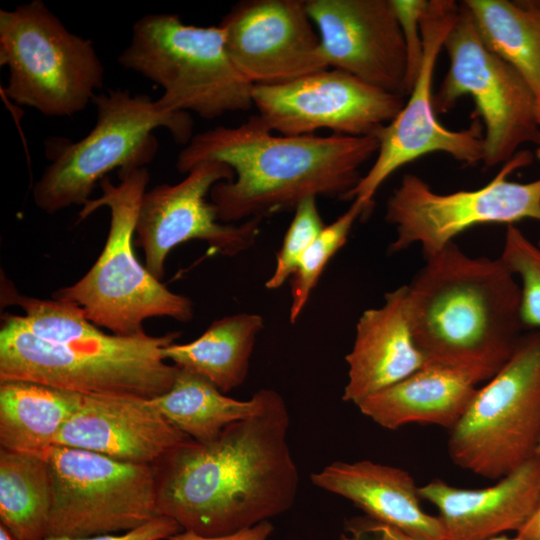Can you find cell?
<instances>
[{
    "mask_svg": "<svg viewBox=\"0 0 540 540\" xmlns=\"http://www.w3.org/2000/svg\"><path fill=\"white\" fill-rule=\"evenodd\" d=\"M183 531L172 518L158 515L150 521L123 534H100L87 537L49 536L43 540H165Z\"/></svg>",
    "mask_w": 540,
    "mask_h": 540,
    "instance_id": "cell-32",
    "label": "cell"
},
{
    "mask_svg": "<svg viewBox=\"0 0 540 540\" xmlns=\"http://www.w3.org/2000/svg\"><path fill=\"white\" fill-rule=\"evenodd\" d=\"M439 512L447 540H491L515 533L540 504V454L489 487L464 489L434 479L419 486Z\"/></svg>",
    "mask_w": 540,
    "mask_h": 540,
    "instance_id": "cell-19",
    "label": "cell"
},
{
    "mask_svg": "<svg viewBox=\"0 0 540 540\" xmlns=\"http://www.w3.org/2000/svg\"><path fill=\"white\" fill-rule=\"evenodd\" d=\"M189 439L154 407L134 395L83 394L54 445L135 464L154 465Z\"/></svg>",
    "mask_w": 540,
    "mask_h": 540,
    "instance_id": "cell-18",
    "label": "cell"
},
{
    "mask_svg": "<svg viewBox=\"0 0 540 540\" xmlns=\"http://www.w3.org/2000/svg\"><path fill=\"white\" fill-rule=\"evenodd\" d=\"M369 212L365 204L353 200L341 216L323 228L306 250L291 276V323L298 319L328 262L346 243L355 221Z\"/></svg>",
    "mask_w": 540,
    "mask_h": 540,
    "instance_id": "cell-28",
    "label": "cell"
},
{
    "mask_svg": "<svg viewBox=\"0 0 540 540\" xmlns=\"http://www.w3.org/2000/svg\"><path fill=\"white\" fill-rule=\"evenodd\" d=\"M518 279L525 328L540 330V248L515 225L507 226L499 257Z\"/></svg>",
    "mask_w": 540,
    "mask_h": 540,
    "instance_id": "cell-29",
    "label": "cell"
},
{
    "mask_svg": "<svg viewBox=\"0 0 540 540\" xmlns=\"http://www.w3.org/2000/svg\"><path fill=\"white\" fill-rule=\"evenodd\" d=\"M329 68L406 96L407 53L390 0H306Z\"/></svg>",
    "mask_w": 540,
    "mask_h": 540,
    "instance_id": "cell-17",
    "label": "cell"
},
{
    "mask_svg": "<svg viewBox=\"0 0 540 540\" xmlns=\"http://www.w3.org/2000/svg\"><path fill=\"white\" fill-rule=\"evenodd\" d=\"M150 174L147 167L119 172V183L108 177L100 183L102 194L90 199L79 212L84 220L101 207L110 211L104 248L91 269L76 283L53 293V299L80 307L86 318L118 336L145 333L143 322L170 317L187 322L192 302L170 291L141 265L133 250V237Z\"/></svg>",
    "mask_w": 540,
    "mask_h": 540,
    "instance_id": "cell-4",
    "label": "cell"
},
{
    "mask_svg": "<svg viewBox=\"0 0 540 540\" xmlns=\"http://www.w3.org/2000/svg\"><path fill=\"white\" fill-rule=\"evenodd\" d=\"M258 411L212 442L187 439L154 464L157 511L206 536L249 528L294 505L299 473L283 397L260 389Z\"/></svg>",
    "mask_w": 540,
    "mask_h": 540,
    "instance_id": "cell-1",
    "label": "cell"
},
{
    "mask_svg": "<svg viewBox=\"0 0 540 540\" xmlns=\"http://www.w3.org/2000/svg\"><path fill=\"white\" fill-rule=\"evenodd\" d=\"M273 532L272 522L263 521L249 528L225 535L206 536L183 530L165 540H269Z\"/></svg>",
    "mask_w": 540,
    "mask_h": 540,
    "instance_id": "cell-34",
    "label": "cell"
},
{
    "mask_svg": "<svg viewBox=\"0 0 540 540\" xmlns=\"http://www.w3.org/2000/svg\"><path fill=\"white\" fill-rule=\"evenodd\" d=\"M311 481L413 538L447 540L439 517L421 507L419 486L404 469L370 460L334 461L312 473Z\"/></svg>",
    "mask_w": 540,
    "mask_h": 540,
    "instance_id": "cell-21",
    "label": "cell"
},
{
    "mask_svg": "<svg viewBox=\"0 0 540 540\" xmlns=\"http://www.w3.org/2000/svg\"><path fill=\"white\" fill-rule=\"evenodd\" d=\"M538 454H540V446H539V449H538Z\"/></svg>",
    "mask_w": 540,
    "mask_h": 540,
    "instance_id": "cell-38",
    "label": "cell"
},
{
    "mask_svg": "<svg viewBox=\"0 0 540 540\" xmlns=\"http://www.w3.org/2000/svg\"><path fill=\"white\" fill-rule=\"evenodd\" d=\"M52 484L40 454L0 448V525L15 540L49 535Z\"/></svg>",
    "mask_w": 540,
    "mask_h": 540,
    "instance_id": "cell-27",
    "label": "cell"
},
{
    "mask_svg": "<svg viewBox=\"0 0 540 540\" xmlns=\"http://www.w3.org/2000/svg\"><path fill=\"white\" fill-rule=\"evenodd\" d=\"M407 285L409 320L426 362L488 381L524 334L521 288L500 258L471 257L455 242L425 259Z\"/></svg>",
    "mask_w": 540,
    "mask_h": 540,
    "instance_id": "cell-3",
    "label": "cell"
},
{
    "mask_svg": "<svg viewBox=\"0 0 540 540\" xmlns=\"http://www.w3.org/2000/svg\"><path fill=\"white\" fill-rule=\"evenodd\" d=\"M532 160L531 152L518 151L483 187L446 194L435 192L417 175L405 174L386 205L385 220L396 232L389 251L418 245L427 259L476 225L540 222V178L527 183L508 180Z\"/></svg>",
    "mask_w": 540,
    "mask_h": 540,
    "instance_id": "cell-10",
    "label": "cell"
},
{
    "mask_svg": "<svg viewBox=\"0 0 540 540\" xmlns=\"http://www.w3.org/2000/svg\"><path fill=\"white\" fill-rule=\"evenodd\" d=\"M125 69L163 89L157 106L215 119L253 107V84L239 71L221 26H195L170 13L147 14L118 56Z\"/></svg>",
    "mask_w": 540,
    "mask_h": 540,
    "instance_id": "cell-7",
    "label": "cell"
},
{
    "mask_svg": "<svg viewBox=\"0 0 540 540\" xmlns=\"http://www.w3.org/2000/svg\"><path fill=\"white\" fill-rule=\"evenodd\" d=\"M538 246H539V248H540V240H539Z\"/></svg>",
    "mask_w": 540,
    "mask_h": 540,
    "instance_id": "cell-39",
    "label": "cell"
},
{
    "mask_svg": "<svg viewBox=\"0 0 540 540\" xmlns=\"http://www.w3.org/2000/svg\"><path fill=\"white\" fill-rule=\"evenodd\" d=\"M402 31L407 53L406 93L411 92L424 56L421 17L427 0H390Z\"/></svg>",
    "mask_w": 540,
    "mask_h": 540,
    "instance_id": "cell-31",
    "label": "cell"
},
{
    "mask_svg": "<svg viewBox=\"0 0 540 540\" xmlns=\"http://www.w3.org/2000/svg\"><path fill=\"white\" fill-rule=\"evenodd\" d=\"M150 402L189 438L209 443L229 425L254 415L261 396L258 390L248 400L228 397L205 377L178 367L171 388Z\"/></svg>",
    "mask_w": 540,
    "mask_h": 540,
    "instance_id": "cell-25",
    "label": "cell"
},
{
    "mask_svg": "<svg viewBox=\"0 0 540 540\" xmlns=\"http://www.w3.org/2000/svg\"><path fill=\"white\" fill-rule=\"evenodd\" d=\"M345 359L348 380L342 400L354 405L425 364L410 325L407 285L386 293L380 307L361 314L352 349Z\"/></svg>",
    "mask_w": 540,
    "mask_h": 540,
    "instance_id": "cell-20",
    "label": "cell"
},
{
    "mask_svg": "<svg viewBox=\"0 0 540 540\" xmlns=\"http://www.w3.org/2000/svg\"><path fill=\"white\" fill-rule=\"evenodd\" d=\"M324 227L315 197L307 198L297 205L276 255L273 274L265 284L268 289H278L291 278L300 259Z\"/></svg>",
    "mask_w": 540,
    "mask_h": 540,
    "instance_id": "cell-30",
    "label": "cell"
},
{
    "mask_svg": "<svg viewBox=\"0 0 540 540\" xmlns=\"http://www.w3.org/2000/svg\"><path fill=\"white\" fill-rule=\"evenodd\" d=\"M0 66L5 95L49 117H70L103 87L104 66L93 42L70 32L41 0L0 10Z\"/></svg>",
    "mask_w": 540,
    "mask_h": 540,
    "instance_id": "cell-8",
    "label": "cell"
},
{
    "mask_svg": "<svg viewBox=\"0 0 540 540\" xmlns=\"http://www.w3.org/2000/svg\"><path fill=\"white\" fill-rule=\"evenodd\" d=\"M234 178L232 169L218 161H203L180 182L161 184L146 191L136 223V244L144 251L145 267L161 281L170 251L190 241H205L214 252L235 256L251 246L260 233L261 220L222 223L206 197L219 182Z\"/></svg>",
    "mask_w": 540,
    "mask_h": 540,
    "instance_id": "cell-15",
    "label": "cell"
},
{
    "mask_svg": "<svg viewBox=\"0 0 540 540\" xmlns=\"http://www.w3.org/2000/svg\"><path fill=\"white\" fill-rule=\"evenodd\" d=\"M536 120L538 125V138L536 141V159L540 162V91L536 94Z\"/></svg>",
    "mask_w": 540,
    "mask_h": 540,
    "instance_id": "cell-36",
    "label": "cell"
},
{
    "mask_svg": "<svg viewBox=\"0 0 540 540\" xmlns=\"http://www.w3.org/2000/svg\"><path fill=\"white\" fill-rule=\"evenodd\" d=\"M83 394L24 380L0 381V448L39 454L54 445Z\"/></svg>",
    "mask_w": 540,
    "mask_h": 540,
    "instance_id": "cell-23",
    "label": "cell"
},
{
    "mask_svg": "<svg viewBox=\"0 0 540 540\" xmlns=\"http://www.w3.org/2000/svg\"><path fill=\"white\" fill-rule=\"evenodd\" d=\"M443 49L449 69L433 95L434 110L445 113L462 96H471L485 129L484 167L504 164L523 144L536 143V94L519 72L484 45L463 1Z\"/></svg>",
    "mask_w": 540,
    "mask_h": 540,
    "instance_id": "cell-12",
    "label": "cell"
},
{
    "mask_svg": "<svg viewBox=\"0 0 540 540\" xmlns=\"http://www.w3.org/2000/svg\"><path fill=\"white\" fill-rule=\"evenodd\" d=\"M521 540H540V504L526 523L515 533Z\"/></svg>",
    "mask_w": 540,
    "mask_h": 540,
    "instance_id": "cell-35",
    "label": "cell"
},
{
    "mask_svg": "<svg viewBox=\"0 0 540 540\" xmlns=\"http://www.w3.org/2000/svg\"><path fill=\"white\" fill-rule=\"evenodd\" d=\"M459 4L429 0L421 17L424 56L415 84L399 114L376 133L375 161L346 200H359L371 211L379 187L402 166L429 153L442 152L467 166L483 160L484 132L478 117L458 131L445 128L436 118L432 81L444 40L456 21Z\"/></svg>",
    "mask_w": 540,
    "mask_h": 540,
    "instance_id": "cell-13",
    "label": "cell"
},
{
    "mask_svg": "<svg viewBox=\"0 0 540 540\" xmlns=\"http://www.w3.org/2000/svg\"><path fill=\"white\" fill-rule=\"evenodd\" d=\"M377 135H274L258 115L237 127L198 133L180 151L179 172L203 161L228 165L234 178L210 192L222 223L262 220L318 196L347 199L360 168L377 154Z\"/></svg>",
    "mask_w": 540,
    "mask_h": 540,
    "instance_id": "cell-2",
    "label": "cell"
},
{
    "mask_svg": "<svg viewBox=\"0 0 540 540\" xmlns=\"http://www.w3.org/2000/svg\"><path fill=\"white\" fill-rule=\"evenodd\" d=\"M92 102L97 118L86 136L76 142H47L50 164L33 187L34 203L45 213L85 205L95 186L115 169L146 167L158 149L154 130L165 128L183 145L194 136L189 113L163 111L148 95L110 89Z\"/></svg>",
    "mask_w": 540,
    "mask_h": 540,
    "instance_id": "cell-6",
    "label": "cell"
},
{
    "mask_svg": "<svg viewBox=\"0 0 540 540\" xmlns=\"http://www.w3.org/2000/svg\"><path fill=\"white\" fill-rule=\"evenodd\" d=\"M0 540H15L2 525H0Z\"/></svg>",
    "mask_w": 540,
    "mask_h": 540,
    "instance_id": "cell-37",
    "label": "cell"
},
{
    "mask_svg": "<svg viewBox=\"0 0 540 540\" xmlns=\"http://www.w3.org/2000/svg\"><path fill=\"white\" fill-rule=\"evenodd\" d=\"M484 45L540 91V3L465 0Z\"/></svg>",
    "mask_w": 540,
    "mask_h": 540,
    "instance_id": "cell-26",
    "label": "cell"
},
{
    "mask_svg": "<svg viewBox=\"0 0 540 540\" xmlns=\"http://www.w3.org/2000/svg\"><path fill=\"white\" fill-rule=\"evenodd\" d=\"M180 332L161 336L110 334L100 344L54 343L33 334L22 315L5 313L0 329V381L24 380L81 394L152 399L167 392L178 366L163 349Z\"/></svg>",
    "mask_w": 540,
    "mask_h": 540,
    "instance_id": "cell-5",
    "label": "cell"
},
{
    "mask_svg": "<svg viewBox=\"0 0 540 540\" xmlns=\"http://www.w3.org/2000/svg\"><path fill=\"white\" fill-rule=\"evenodd\" d=\"M219 26L239 71L253 85L286 83L329 68L303 0H243Z\"/></svg>",
    "mask_w": 540,
    "mask_h": 540,
    "instance_id": "cell-16",
    "label": "cell"
},
{
    "mask_svg": "<svg viewBox=\"0 0 540 540\" xmlns=\"http://www.w3.org/2000/svg\"><path fill=\"white\" fill-rule=\"evenodd\" d=\"M39 454L48 463L52 484L48 537L128 531L159 515L153 465L60 445Z\"/></svg>",
    "mask_w": 540,
    "mask_h": 540,
    "instance_id": "cell-11",
    "label": "cell"
},
{
    "mask_svg": "<svg viewBox=\"0 0 540 540\" xmlns=\"http://www.w3.org/2000/svg\"><path fill=\"white\" fill-rule=\"evenodd\" d=\"M263 317L239 313L215 320L197 339L173 343L163 349V357L174 365L195 372L227 393L245 381L250 357Z\"/></svg>",
    "mask_w": 540,
    "mask_h": 540,
    "instance_id": "cell-24",
    "label": "cell"
},
{
    "mask_svg": "<svg viewBox=\"0 0 540 540\" xmlns=\"http://www.w3.org/2000/svg\"><path fill=\"white\" fill-rule=\"evenodd\" d=\"M450 431L453 463L488 479L498 480L538 454L540 330L524 332Z\"/></svg>",
    "mask_w": 540,
    "mask_h": 540,
    "instance_id": "cell-9",
    "label": "cell"
},
{
    "mask_svg": "<svg viewBox=\"0 0 540 540\" xmlns=\"http://www.w3.org/2000/svg\"><path fill=\"white\" fill-rule=\"evenodd\" d=\"M253 107L273 132L314 135L328 129L346 136L375 135L405 105V96L327 68L274 85H254Z\"/></svg>",
    "mask_w": 540,
    "mask_h": 540,
    "instance_id": "cell-14",
    "label": "cell"
},
{
    "mask_svg": "<svg viewBox=\"0 0 540 540\" xmlns=\"http://www.w3.org/2000/svg\"><path fill=\"white\" fill-rule=\"evenodd\" d=\"M483 382L485 380L470 369L425 362L409 376L356 406L364 416L388 430L409 424H429L451 430Z\"/></svg>",
    "mask_w": 540,
    "mask_h": 540,
    "instance_id": "cell-22",
    "label": "cell"
},
{
    "mask_svg": "<svg viewBox=\"0 0 540 540\" xmlns=\"http://www.w3.org/2000/svg\"><path fill=\"white\" fill-rule=\"evenodd\" d=\"M339 540H418L408 534L373 520L367 516L353 517L345 522ZM491 540H521L516 534L513 537L502 535Z\"/></svg>",
    "mask_w": 540,
    "mask_h": 540,
    "instance_id": "cell-33",
    "label": "cell"
}]
</instances>
